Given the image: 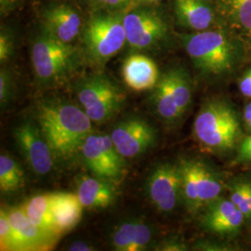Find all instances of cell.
<instances>
[{
  "label": "cell",
  "mask_w": 251,
  "mask_h": 251,
  "mask_svg": "<svg viewBox=\"0 0 251 251\" xmlns=\"http://www.w3.org/2000/svg\"><path fill=\"white\" fill-rule=\"evenodd\" d=\"M174 10L182 25L197 32L207 30L214 24V12L205 0H175Z\"/></svg>",
  "instance_id": "cell-18"
},
{
  "label": "cell",
  "mask_w": 251,
  "mask_h": 251,
  "mask_svg": "<svg viewBox=\"0 0 251 251\" xmlns=\"http://www.w3.org/2000/svg\"><path fill=\"white\" fill-rule=\"evenodd\" d=\"M239 90L245 97L251 98V68L245 73L239 81Z\"/></svg>",
  "instance_id": "cell-33"
},
{
  "label": "cell",
  "mask_w": 251,
  "mask_h": 251,
  "mask_svg": "<svg viewBox=\"0 0 251 251\" xmlns=\"http://www.w3.org/2000/svg\"><path fill=\"white\" fill-rule=\"evenodd\" d=\"M198 198L200 208H206L221 198L224 184L219 175L205 163L198 160Z\"/></svg>",
  "instance_id": "cell-21"
},
{
  "label": "cell",
  "mask_w": 251,
  "mask_h": 251,
  "mask_svg": "<svg viewBox=\"0 0 251 251\" xmlns=\"http://www.w3.org/2000/svg\"><path fill=\"white\" fill-rule=\"evenodd\" d=\"M18 1L19 0H0L1 10L7 11V10L12 9L17 4Z\"/></svg>",
  "instance_id": "cell-38"
},
{
  "label": "cell",
  "mask_w": 251,
  "mask_h": 251,
  "mask_svg": "<svg viewBox=\"0 0 251 251\" xmlns=\"http://www.w3.org/2000/svg\"><path fill=\"white\" fill-rule=\"evenodd\" d=\"M152 230L144 221L136 220L134 236L128 251H144L152 241Z\"/></svg>",
  "instance_id": "cell-29"
},
{
  "label": "cell",
  "mask_w": 251,
  "mask_h": 251,
  "mask_svg": "<svg viewBox=\"0 0 251 251\" xmlns=\"http://www.w3.org/2000/svg\"><path fill=\"white\" fill-rule=\"evenodd\" d=\"M152 103L157 115L169 123L175 122L181 117L176 104L170 71L163 74L153 88Z\"/></svg>",
  "instance_id": "cell-19"
},
{
  "label": "cell",
  "mask_w": 251,
  "mask_h": 251,
  "mask_svg": "<svg viewBox=\"0 0 251 251\" xmlns=\"http://www.w3.org/2000/svg\"><path fill=\"white\" fill-rule=\"evenodd\" d=\"M247 183V192H248V197H249V201H250V206L251 209V181H246Z\"/></svg>",
  "instance_id": "cell-39"
},
{
  "label": "cell",
  "mask_w": 251,
  "mask_h": 251,
  "mask_svg": "<svg viewBox=\"0 0 251 251\" xmlns=\"http://www.w3.org/2000/svg\"><path fill=\"white\" fill-rule=\"evenodd\" d=\"M36 120L54 156L62 160L80 152L84 141L92 133V121L84 110L62 100L41 102L36 110Z\"/></svg>",
  "instance_id": "cell-1"
},
{
  "label": "cell",
  "mask_w": 251,
  "mask_h": 251,
  "mask_svg": "<svg viewBox=\"0 0 251 251\" xmlns=\"http://www.w3.org/2000/svg\"><path fill=\"white\" fill-rule=\"evenodd\" d=\"M76 195L84 208H105L114 203L116 189L106 179L81 176L76 180Z\"/></svg>",
  "instance_id": "cell-17"
},
{
  "label": "cell",
  "mask_w": 251,
  "mask_h": 251,
  "mask_svg": "<svg viewBox=\"0 0 251 251\" xmlns=\"http://www.w3.org/2000/svg\"><path fill=\"white\" fill-rule=\"evenodd\" d=\"M244 120L246 126L249 129L251 130V102L248 103L244 111Z\"/></svg>",
  "instance_id": "cell-37"
},
{
  "label": "cell",
  "mask_w": 251,
  "mask_h": 251,
  "mask_svg": "<svg viewBox=\"0 0 251 251\" xmlns=\"http://www.w3.org/2000/svg\"><path fill=\"white\" fill-rule=\"evenodd\" d=\"M126 11L100 13L83 28L82 41L86 54L94 63H103L117 55L126 43Z\"/></svg>",
  "instance_id": "cell-4"
},
{
  "label": "cell",
  "mask_w": 251,
  "mask_h": 251,
  "mask_svg": "<svg viewBox=\"0 0 251 251\" xmlns=\"http://www.w3.org/2000/svg\"><path fill=\"white\" fill-rule=\"evenodd\" d=\"M31 60L38 80L49 83L72 72L77 57L70 43L62 42L43 32L32 46Z\"/></svg>",
  "instance_id": "cell-6"
},
{
  "label": "cell",
  "mask_w": 251,
  "mask_h": 251,
  "mask_svg": "<svg viewBox=\"0 0 251 251\" xmlns=\"http://www.w3.org/2000/svg\"><path fill=\"white\" fill-rule=\"evenodd\" d=\"M147 194L151 203L159 211H173L181 198V179L179 164L161 163L150 174Z\"/></svg>",
  "instance_id": "cell-9"
},
{
  "label": "cell",
  "mask_w": 251,
  "mask_h": 251,
  "mask_svg": "<svg viewBox=\"0 0 251 251\" xmlns=\"http://www.w3.org/2000/svg\"><path fill=\"white\" fill-rule=\"evenodd\" d=\"M83 208L77 195L53 193L51 196V213L56 234L68 233L78 225Z\"/></svg>",
  "instance_id": "cell-16"
},
{
  "label": "cell",
  "mask_w": 251,
  "mask_h": 251,
  "mask_svg": "<svg viewBox=\"0 0 251 251\" xmlns=\"http://www.w3.org/2000/svg\"><path fill=\"white\" fill-rule=\"evenodd\" d=\"M181 40L196 68L205 75H227L239 62L238 46L221 31L205 30L183 35Z\"/></svg>",
  "instance_id": "cell-3"
},
{
  "label": "cell",
  "mask_w": 251,
  "mask_h": 251,
  "mask_svg": "<svg viewBox=\"0 0 251 251\" xmlns=\"http://www.w3.org/2000/svg\"><path fill=\"white\" fill-rule=\"evenodd\" d=\"M117 151L125 158H134L152 147L155 142V131L146 120L130 117L118 123L111 132Z\"/></svg>",
  "instance_id": "cell-11"
},
{
  "label": "cell",
  "mask_w": 251,
  "mask_h": 251,
  "mask_svg": "<svg viewBox=\"0 0 251 251\" xmlns=\"http://www.w3.org/2000/svg\"><path fill=\"white\" fill-rule=\"evenodd\" d=\"M14 50L13 38L8 32L2 31L0 35V61L1 63L7 62Z\"/></svg>",
  "instance_id": "cell-31"
},
{
  "label": "cell",
  "mask_w": 251,
  "mask_h": 251,
  "mask_svg": "<svg viewBox=\"0 0 251 251\" xmlns=\"http://www.w3.org/2000/svg\"><path fill=\"white\" fill-rule=\"evenodd\" d=\"M194 136L205 152L217 154L229 152L242 137L238 115L225 100H207L195 119Z\"/></svg>",
  "instance_id": "cell-2"
},
{
  "label": "cell",
  "mask_w": 251,
  "mask_h": 251,
  "mask_svg": "<svg viewBox=\"0 0 251 251\" xmlns=\"http://www.w3.org/2000/svg\"><path fill=\"white\" fill-rule=\"evenodd\" d=\"M52 194L38 195L26 200L21 207L29 220L39 228L58 236L54 230L51 213Z\"/></svg>",
  "instance_id": "cell-20"
},
{
  "label": "cell",
  "mask_w": 251,
  "mask_h": 251,
  "mask_svg": "<svg viewBox=\"0 0 251 251\" xmlns=\"http://www.w3.org/2000/svg\"><path fill=\"white\" fill-rule=\"evenodd\" d=\"M186 250H187L186 246L180 240H177V239L167 240L163 243V245L160 247V251H186Z\"/></svg>",
  "instance_id": "cell-34"
},
{
  "label": "cell",
  "mask_w": 251,
  "mask_h": 251,
  "mask_svg": "<svg viewBox=\"0 0 251 251\" xmlns=\"http://www.w3.org/2000/svg\"><path fill=\"white\" fill-rule=\"evenodd\" d=\"M237 160L239 162L251 161V135L240 143L237 152Z\"/></svg>",
  "instance_id": "cell-32"
},
{
  "label": "cell",
  "mask_w": 251,
  "mask_h": 251,
  "mask_svg": "<svg viewBox=\"0 0 251 251\" xmlns=\"http://www.w3.org/2000/svg\"><path fill=\"white\" fill-rule=\"evenodd\" d=\"M245 222V216L230 198H220L206 206L202 219L206 229L220 235L235 234Z\"/></svg>",
  "instance_id": "cell-14"
},
{
  "label": "cell",
  "mask_w": 251,
  "mask_h": 251,
  "mask_svg": "<svg viewBox=\"0 0 251 251\" xmlns=\"http://www.w3.org/2000/svg\"><path fill=\"white\" fill-rule=\"evenodd\" d=\"M80 152L95 177L111 182L123 177L125 157L117 151L110 135L90 133L82 144Z\"/></svg>",
  "instance_id": "cell-7"
},
{
  "label": "cell",
  "mask_w": 251,
  "mask_h": 251,
  "mask_svg": "<svg viewBox=\"0 0 251 251\" xmlns=\"http://www.w3.org/2000/svg\"><path fill=\"white\" fill-rule=\"evenodd\" d=\"M122 76L130 90L142 92L153 90L159 80L156 63L144 54L129 55L122 66Z\"/></svg>",
  "instance_id": "cell-15"
},
{
  "label": "cell",
  "mask_w": 251,
  "mask_h": 251,
  "mask_svg": "<svg viewBox=\"0 0 251 251\" xmlns=\"http://www.w3.org/2000/svg\"><path fill=\"white\" fill-rule=\"evenodd\" d=\"M171 74L172 89L179 115L182 117L188 110L192 100V88L188 74L181 68L169 70Z\"/></svg>",
  "instance_id": "cell-25"
},
{
  "label": "cell",
  "mask_w": 251,
  "mask_h": 251,
  "mask_svg": "<svg viewBox=\"0 0 251 251\" xmlns=\"http://www.w3.org/2000/svg\"><path fill=\"white\" fill-rule=\"evenodd\" d=\"M181 179V198L189 211L200 209L198 198V160L187 159L179 162Z\"/></svg>",
  "instance_id": "cell-22"
},
{
  "label": "cell",
  "mask_w": 251,
  "mask_h": 251,
  "mask_svg": "<svg viewBox=\"0 0 251 251\" xmlns=\"http://www.w3.org/2000/svg\"><path fill=\"white\" fill-rule=\"evenodd\" d=\"M43 32L64 43H71L79 35L82 21L78 12L66 4L54 5L42 14Z\"/></svg>",
  "instance_id": "cell-12"
},
{
  "label": "cell",
  "mask_w": 251,
  "mask_h": 251,
  "mask_svg": "<svg viewBox=\"0 0 251 251\" xmlns=\"http://www.w3.org/2000/svg\"><path fill=\"white\" fill-rule=\"evenodd\" d=\"M7 212L18 239L20 251H47L53 246L57 236L33 224L21 206L9 207Z\"/></svg>",
  "instance_id": "cell-13"
},
{
  "label": "cell",
  "mask_w": 251,
  "mask_h": 251,
  "mask_svg": "<svg viewBox=\"0 0 251 251\" xmlns=\"http://www.w3.org/2000/svg\"><path fill=\"white\" fill-rule=\"evenodd\" d=\"M230 199L241 211L247 222L251 221V209L246 181H235L230 186Z\"/></svg>",
  "instance_id": "cell-28"
},
{
  "label": "cell",
  "mask_w": 251,
  "mask_h": 251,
  "mask_svg": "<svg viewBox=\"0 0 251 251\" xmlns=\"http://www.w3.org/2000/svg\"><path fill=\"white\" fill-rule=\"evenodd\" d=\"M218 3L232 26L251 36V0H218Z\"/></svg>",
  "instance_id": "cell-23"
},
{
  "label": "cell",
  "mask_w": 251,
  "mask_h": 251,
  "mask_svg": "<svg viewBox=\"0 0 251 251\" xmlns=\"http://www.w3.org/2000/svg\"><path fill=\"white\" fill-rule=\"evenodd\" d=\"M136 220H129L119 225L112 234L111 244L116 251H128L134 236Z\"/></svg>",
  "instance_id": "cell-27"
},
{
  "label": "cell",
  "mask_w": 251,
  "mask_h": 251,
  "mask_svg": "<svg viewBox=\"0 0 251 251\" xmlns=\"http://www.w3.org/2000/svg\"><path fill=\"white\" fill-rule=\"evenodd\" d=\"M25 184V172L18 162L7 154L0 156V189L10 193L18 191Z\"/></svg>",
  "instance_id": "cell-24"
},
{
  "label": "cell",
  "mask_w": 251,
  "mask_h": 251,
  "mask_svg": "<svg viewBox=\"0 0 251 251\" xmlns=\"http://www.w3.org/2000/svg\"><path fill=\"white\" fill-rule=\"evenodd\" d=\"M124 26L126 43L135 50H144L158 44L168 31L164 20L151 9L126 12Z\"/></svg>",
  "instance_id": "cell-8"
},
{
  "label": "cell",
  "mask_w": 251,
  "mask_h": 251,
  "mask_svg": "<svg viewBox=\"0 0 251 251\" xmlns=\"http://www.w3.org/2000/svg\"><path fill=\"white\" fill-rule=\"evenodd\" d=\"M0 250L4 251H20L18 239L9 221L7 209L0 211Z\"/></svg>",
  "instance_id": "cell-26"
},
{
  "label": "cell",
  "mask_w": 251,
  "mask_h": 251,
  "mask_svg": "<svg viewBox=\"0 0 251 251\" xmlns=\"http://www.w3.org/2000/svg\"><path fill=\"white\" fill-rule=\"evenodd\" d=\"M76 94L82 109L94 123H103L112 118L125 100L121 89L103 75L81 81Z\"/></svg>",
  "instance_id": "cell-5"
},
{
  "label": "cell",
  "mask_w": 251,
  "mask_h": 251,
  "mask_svg": "<svg viewBox=\"0 0 251 251\" xmlns=\"http://www.w3.org/2000/svg\"><path fill=\"white\" fill-rule=\"evenodd\" d=\"M12 83L9 73L2 69L0 72V103L2 107L7 106L11 98Z\"/></svg>",
  "instance_id": "cell-30"
},
{
  "label": "cell",
  "mask_w": 251,
  "mask_h": 251,
  "mask_svg": "<svg viewBox=\"0 0 251 251\" xmlns=\"http://www.w3.org/2000/svg\"><path fill=\"white\" fill-rule=\"evenodd\" d=\"M144 2H150V3H152V2H157V1H160V0H143Z\"/></svg>",
  "instance_id": "cell-40"
},
{
  "label": "cell",
  "mask_w": 251,
  "mask_h": 251,
  "mask_svg": "<svg viewBox=\"0 0 251 251\" xmlns=\"http://www.w3.org/2000/svg\"><path fill=\"white\" fill-rule=\"evenodd\" d=\"M69 250L72 251H93V248L86 243L75 242L73 244Z\"/></svg>",
  "instance_id": "cell-36"
},
{
  "label": "cell",
  "mask_w": 251,
  "mask_h": 251,
  "mask_svg": "<svg viewBox=\"0 0 251 251\" xmlns=\"http://www.w3.org/2000/svg\"><path fill=\"white\" fill-rule=\"evenodd\" d=\"M100 5L109 8H122L129 4L132 0H93Z\"/></svg>",
  "instance_id": "cell-35"
},
{
  "label": "cell",
  "mask_w": 251,
  "mask_h": 251,
  "mask_svg": "<svg viewBox=\"0 0 251 251\" xmlns=\"http://www.w3.org/2000/svg\"><path fill=\"white\" fill-rule=\"evenodd\" d=\"M19 150L29 168L37 175H46L53 167L54 154L38 125L23 123L14 130Z\"/></svg>",
  "instance_id": "cell-10"
}]
</instances>
